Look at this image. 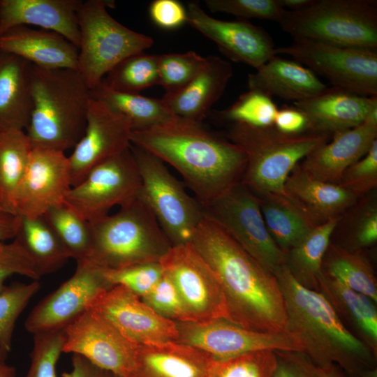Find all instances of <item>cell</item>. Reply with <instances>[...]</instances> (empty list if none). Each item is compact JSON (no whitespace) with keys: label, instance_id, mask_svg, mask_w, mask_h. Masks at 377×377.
Returning a JSON list of instances; mask_svg holds the SVG:
<instances>
[{"label":"cell","instance_id":"cell-27","mask_svg":"<svg viewBox=\"0 0 377 377\" xmlns=\"http://www.w3.org/2000/svg\"><path fill=\"white\" fill-rule=\"evenodd\" d=\"M284 194L316 225L341 216L358 200L339 184L318 180L304 172L299 163L286 180Z\"/></svg>","mask_w":377,"mask_h":377},{"label":"cell","instance_id":"cell-35","mask_svg":"<svg viewBox=\"0 0 377 377\" xmlns=\"http://www.w3.org/2000/svg\"><path fill=\"white\" fill-rule=\"evenodd\" d=\"M322 272L377 302L374 269L363 251L348 250L330 242L323 258Z\"/></svg>","mask_w":377,"mask_h":377},{"label":"cell","instance_id":"cell-6","mask_svg":"<svg viewBox=\"0 0 377 377\" xmlns=\"http://www.w3.org/2000/svg\"><path fill=\"white\" fill-rule=\"evenodd\" d=\"M226 135L246 156L241 183L256 195H285L284 184L291 171L331 137L312 132L288 135L274 126L256 128L241 124H228Z\"/></svg>","mask_w":377,"mask_h":377},{"label":"cell","instance_id":"cell-58","mask_svg":"<svg viewBox=\"0 0 377 377\" xmlns=\"http://www.w3.org/2000/svg\"><path fill=\"white\" fill-rule=\"evenodd\" d=\"M360 377H377V367L366 370Z\"/></svg>","mask_w":377,"mask_h":377},{"label":"cell","instance_id":"cell-18","mask_svg":"<svg viewBox=\"0 0 377 377\" xmlns=\"http://www.w3.org/2000/svg\"><path fill=\"white\" fill-rule=\"evenodd\" d=\"M71 186L65 152L32 147L17 191L15 212L22 217L42 216L50 208L64 202Z\"/></svg>","mask_w":377,"mask_h":377},{"label":"cell","instance_id":"cell-49","mask_svg":"<svg viewBox=\"0 0 377 377\" xmlns=\"http://www.w3.org/2000/svg\"><path fill=\"white\" fill-rule=\"evenodd\" d=\"M13 274L22 275L33 281L40 278L26 252L15 239L0 244V292L6 286V279Z\"/></svg>","mask_w":377,"mask_h":377},{"label":"cell","instance_id":"cell-34","mask_svg":"<svg viewBox=\"0 0 377 377\" xmlns=\"http://www.w3.org/2000/svg\"><path fill=\"white\" fill-rule=\"evenodd\" d=\"M20 217L14 239L26 252L40 276L58 270L70 257L43 217Z\"/></svg>","mask_w":377,"mask_h":377},{"label":"cell","instance_id":"cell-44","mask_svg":"<svg viewBox=\"0 0 377 377\" xmlns=\"http://www.w3.org/2000/svg\"><path fill=\"white\" fill-rule=\"evenodd\" d=\"M29 370L24 377H57L56 366L63 353L64 329L36 333Z\"/></svg>","mask_w":377,"mask_h":377},{"label":"cell","instance_id":"cell-40","mask_svg":"<svg viewBox=\"0 0 377 377\" xmlns=\"http://www.w3.org/2000/svg\"><path fill=\"white\" fill-rule=\"evenodd\" d=\"M278 108L272 98L255 89H249L228 108L216 112L220 121L256 128L273 126Z\"/></svg>","mask_w":377,"mask_h":377},{"label":"cell","instance_id":"cell-1","mask_svg":"<svg viewBox=\"0 0 377 377\" xmlns=\"http://www.w3.org/2000/svg\"><path fill=\"white\" fill-rule=\"evenodd\" d=\"M191 244L219 281L228 320L249 330L287 333L284 300L274 274L263 267L205 214Z\"/></svg>","mask_w":377,"mask_h":377},{"label":"cell","instance_id":"cell-43","mask_svg":"<svg viewBox=\"0 0 377 377\" xmlns=\"http://www.w3.org/2000/svg\"><path fill=\"white\" fill-rule=\"evenodd\" d=\"M275 366L274 350H258L214 360L207 377H273Z\"/></svg>","mask_w":377,"mask_h":377},{"label":"cell","instance_id":"cell-25","mask_svg":"<svg viewBox=\"0 0 377 377\" xmlns=\"http://www.w3.org/2000/svg\"><path fill=\"white\" fill-rule=\"evenodd\" d=\"M0 50L40 68L77 71L78 48L54 31L17 26L0 35Z\"/></svg>","mask_w":377,"mask_h":377},{"label":"cell","instance_id":"cell-9","mask_svg":"<svg viewBox=\"0 0 377 377\" xmlns=\"http://www.w3.org/2000/svg\"><path fill=\"white\" fill-rule=\"evenodd\" d=\"M131 149L140 174V194L172 246L191 243L205 215L203 207L161 159L133 145Z\"/></svg>","mask_w":377,"mask_h":377},{"label":"cell","instance_id":"cell-14","mask_svg":"<svg viewBox=\"0 0 377 377\" xmlns=\"http://www.w3.org/2000/svg\"><path fill=\"white\" fill-rule=\"evenodd\" d=\"M177 342L209 354L214 360H226L258 350H297L300 343L290 334L249 330L227 319L176 322Z\"/></svg>","mask_w":377,"mask_h":377},{"label":"cell","instance_id":"cell-50","mask_svg":"<svg viewBox=\"0 0 377 377\" xmlns=\"http://www.w3.org/2000/svg\"><path fill=\"white\" fill-rule=\"evenodd\" d=\"M273 377H320V368L304 352L275 350Z\"/></svg>","mask_w":377,"mask_h":377},{"label":"cell","instance_id":"cell-53","mask_svg":"<svg viewBox=\"0 0 377 377\" xmlns=\"http://www.w3.org/2000/svg\"><path fill=\"white\" fill-rule=\"evenodd\" d=\"M72 369L62 374L63 377H113V374L94 365L84 357L73 354Z\"/></svg>","mask_w":377,"mask_h":377},{"label":"cell","instance_id":"cell-45","mask_svg":"<svg viewBox=\"0 0 377 377\" xmlns=\"http://www.w3.org/2000/svg\"><path fill=\"white\" fill-rule=\"evenodd\" d=\"M212 13H223L246 20L256 18L279 22L285 9L278 0H206Z\"/></svg>","mask_w":377,"mask_h":377},{"label":"cell","instance_id":"cell-37","mask_svg":"<svg viewBox=\"0 0 377 377\" xmlns=\"http://www.w3.org/2000/svg\"><path fill=\"white\" fill-rule=\"evenodd\" d=\"M360 199L341 216L333 231L338 237L333 243L351 251H363L377 241L376 198L367 194Z\"/></svg>","mask_w":377,"mask_h":377},{"label":"cell","instance_id":"cell-13","mask_svg":"<svg viewBox=\"0 0 377 377\" xmlns=\"http://www.w3.org/2000/svg\"><path fill=\"white\" fill-rule=\"evenodd\" d=\"M159 263L175 286L189 321L228 320L226 302L219 281L191 243L172 246Z\"/></svg>","mask_w":377,"mask_h":377},{"label":"cell","instance_id":"cell-21","mask_svg":"<svg viewBox=\"0 0 377 377\" xmlns=\"http://www.w3.org/2000/svg\"><path fill=\"white\" fill-rule=\"evenodd\" d=\"M377 140V112L362 124L334 133L331 140L309 153L300 163L314 179L338 184L343 172L363 157Z\"/></svg>","mask_w":377,"mask_h":377},{"label":"cell","instance_id":"cell-12","mask_svg":"<svg viewBox=\"0 0 377 377\" xmlns=\"http://www.w3.org/2000/svg\"><path fill=\"white\" fill-rule=\"evenodd\" d=\"M139 171L131 147L93 168L71 186L64 202L89 223L109 214L140 192Z\"/></svg>","mask_w":377,"mask_h":377},{"label":"cell","instance_id":"cell-23","mask_svg":"<svg viewBox=\"0 0 377 377\" xmlns=\"http://www.w3.org/2000/svg\"><path fill=\"white\" fill-rule=\"evenodd\" d=\"M80 0H0V35L17 26H35L80 44Z\"/></svg>","mask_w":377,"mask_h":377},{"label":"cell","instance_id":"cell-31","mask_svg":"<svg viewBox=\"0 0 377 377\" xmlns=\"http://www.w3.org/2000/svg\"><path fill=\"white\" fill-rule=\"evenodd\" d=\"M267 229L284 252L301 242L316 226L306 214L283 195H257Z\"/></svg>","mask_w":377,"mask_h":377},{"label":"cell","instance_id":"cell-3","mask_svg":"<svg viewBox=\"0 0 377 377\" xmlns=\"http://www.w3.org/2000/svg\"><path fill=\"white\" fill-rule=\"evenodd\" d=\"M274 274L284 300L286 332L317 366L335 364L351 377L376 367L377 354L346 328L321 293L300 284L286 265Z\"/></svg>","mask_w":377,"mask_h":377},{"label":"cell","instance_id":"cell-55","mask_svg":"<svg viewBox=\"0 0 377 377\" xmlns=\"http://www.w3.org/2000/svg\"><path fill=\"white\" fill-rule=\"evenodd\" d=\"M319 368L320 377H351L335 364H330Z\"/></svg>","mask_w":377,"mask_h":377},{"label":"cell","instance_id":"cell-30","mask_svg":"<svg viewBox=\"0 0 377 377\" xmlns=\"http://www.w3.org/2000/svg\"><path fill=\"white\" fill-rule=\"evenodd\" d=\"M318 291L346 328L377 354V310L367 296L322 272Z\"/></svg>","mask_w":377,"mask_h":377},{"label":"cell","instance_id":"cell-57","mask_svg":"<svg viewBox=\"0 0 377 377\" xmlns=\"http://www.w3.org/2000/svg\"><path fill=\"white\" fill-rule=\"evenodd\" d=\"M6 360L0 356V377H15V367L8 364Z\"/></svg>","mask_w":377,"mask_h":377},{"label":"cell","instance_id":"cell-42","mask_svg":"<svg viewBox=\"0 0 377 377\" xmlns=\"http://www.w3.org/2000/svg\"><path fill=\"white\" fill-rule=\"evenodd\" d=\"M206 62V57L193 51L160 54L158 84L165 89V94L175 93L191 82Z\"/></svg>","mask_w":377,"mask_h":377},{"label":"cell","instance_id":"cell-15","mask_svg":"<svg viewBox=\"0 0 377 377\" xmlns=\"http://www.w3.org/2000/svg\"><path fill=\"white\" fill-rule=\"evenodd\" d=\"M64 334L63 353L79 355L114 375L130 374L138 344L103 316L89 309L64 329Z\"/></svg>","mask_w":377,"mask_h":377},{"label":"cell","instance_id":"cell-4","mask_svg":"<svg viewBox=\"0 0 377 377\" xmlns=\"http://www.w3.org/2000/svg\"><path fill=\"white\" fill-rule=\"evenodd\" d=\"M32 110L24 131L32 147L65 152L83 135L91 98L80 73L31 66Z\"/></svg>","mask_w":377,"mask_h":377},{"label":"cell","instance_id":"cell-56","mask_svg":"<svg viewBox=\"0 0 377 377\" xmlns=\"http://www.w3.org/2000/svg\"><path fill=\"white\" fill-rule=\"evenodd\" d=\"M286 10L295 11L305 8L311 5L315 0H278Z\"/></svg>","mask_w":377,"mask_h":377},{"label":"cell","instance_id":"cell-2","mask_svg":"<svg viewBox=\"0 0 377 377\" xmlns=\"http://www.w3.org/2000/svg\"><path fill=\"white\" fill-rule=\"evenodd\" d=\"M131 145L172 166L203 207L241 182L246 164L243 151L228 139L177 117L133 131Z\"/></svg>","mask_w":377,"mask_h":377},{"label":"cell","instance_id":"cell-46","mask_svg":"<svg viewBox=\"0 0 377 377\" xmlns=\"http://www.w3.org/2000/svg\"><path fill=\"white\" fill-rule=\"evenodd\" d=\"M107 281L113 286L121 285L140 298L147 294L163 275L158 263L137 265L120 269H103Z\"/></svg>","mask_w":377,"mask_h":377},{"label":"cell","instance_id":"cell-41","mask_svg":"<svg viewBox=\"0 0 377 377\" xmlns=\"http://www.w3.org/2000/svg\"><path fill=\"white\" fill-rule=\"evenodd\" d=\"M40 288L38 281L13 283L0 292V356L6 359L11 350L15 323Z\"/></svg>","mask_w":377,"mask_h":377},{"label":"cell","instance_id":"cell-36","mask_svg":"<svg viewBox=\"0 0 377 377\" xmlns=\"http://www.w3.org/2000/svg\"><path fill=\"white\" fill-rule=\"evenodd\" d=\"M31 149L24 131H0V207L15 214L17 191Z\"/></svg>","mask_w":377,"mask_h":377},{"label":"cell","instance_id":"cell-54","mask_svg":"<svg viewBox=\"0 0 377 377\" xmlns=\"http://www.w3.org/2000/svg\"><path fill=\"white\" fill-rule=\"evenodd\" d=\"M20 223V217L16 214L0 207V244L15 239Z\"/></svg>","mask_w":377,"mask_h":377},{"label":"cell","instance_id":"cell-29","mask_svg":"<svg viewBox=\"0 0 377 377\" xmlns=\"http://www.w3.org/2000/svg\"><path fill=\"white\" fill-rule=\"evenodd\" d=\"M32 64L0 50V131L27 128L32 110Z\"/></svg>","mask_w":377,"mask_h":377},{"label":"cell","instance_id":"cell-52","mask_svg":"<svg viewBox=\"0 0 377 377\" xmlns=\"http://www.w3.org/2000/svg\"><path fill=\"white\" fill-rule=\"evenodd\" d=\"M273 126L288 135H298L309 131V120L305 114L294 105L278 109Z\"/></svg>","mask_w":377,"mask_h":377},{"label":"cell","instance_id":"cell-39","mask_svg":"<svg viewBox=\"0 0 377 377\" xmlns=\"http://www.w3.org/2000/svg\"><path fill=\"white\" fill-rule=\"evenodd\" d=\"M102 82L113 90L126 93H138L158 84V55L144 52L131 55L113 67Z\"/></svg>","mask_w":377,"mask_h":377},{"label":"cell","instance_id":"cell-19","mask_svg":"<svg viewBox=\"0 0 377 377\" xmlns=\"http://www.w3.org/2000/svg\"><path fill=\"white\" fill-rule=\"evenodd\" d=\"M186 14V23L212 40L222 54L233 61L256 70L276 55V47L270 35L247 20L214 18L196 1L188 3Z\"/></svg>","mask_w":377,"mask_h":377},{"label":"cell","instance_id":"cell-5","mask_svg":"<svg viewBox=\"0 0 377 377\" xmlns=\"http://www.w3.org/2000/svg\"><path fill=\"white\" fill-rule=\"evenodd\" d=\"M89 224L91 242L83 262L102 269L158 263L172 246L140 192L115 214Z\"/></svg>","mask_w":377,"mask_h":377},{"label":"cell","instance_id":"cell-17","mask_svg":"<svg viewBox=\"0 0 377 377\" xmlns=\"http://www.w3.org/2000/svg\"><path fill=\"white\" fill-rule=\"evenodd\" d=\"M132 131L126 117L91 96L83 135L68 156L71 186L99 163L128 149Z\"/></svg>","mask_w":377,"mask_h":377},{"label":"cell","instance_id":"cell-16","mask_svg":"<svg viewBox=\"0 0 377 377\" xmlns=\"http://www.w3.org/2000/svg\"><path fill=\"white\" fill-rule=\"evenodd\" d=\"M112 286L103 269L87 262L77 263L73 274L34 306L24 327L32 334L65 329Z\"/></svg>","mask_w":377,"mask_h":377},{"label":"cell","instance_id":"cell-38","mask_svg":"<svg viewBox=\"0 0 377 377\" xmlns=\"http://www.w3.org/2000/svg\"><path fill=\"white\" fill-rule=\"evenodd\" d=\"M70 258L86 260L91 246L90 224L65 202L50 208L43 216Z\"/></svg>","mask_w":377,"mask_h":377},{"label":"cell","instance_id":"cell-48","mask_svg":"<svg viewBox=\"0 0 377 377\" xmlns=\"http://www.w3.org/2000/svg\"><path fill=\"white\" fill-rule=\"evenodd\" d=\"M142 300L158 315L175 322L189 321L183 301L172 280L163 273Z\"/></svg>","mask_w":377,"mask_h":377},{"label":"cell","instance_id":"cell-59","mask_svg":"<svg viewBox=\"0 0 377 377\" xmlns=\"http://www.w3.org/2000/svg\"><path fill=\"white\" fill-rule=\"evenodd\" d=\"M113 377H123V376H117V375H114V374H113Z\"/></svg>","mask_w":377,"mask_h":377},{"label":"cell","instance_id":"cell-51","mask_svg":"<svg viewBox=\"0 0 377 377\" xmlns=\"http://www.w3.org/2000/svg\"><path fill=\"white\" fill-rule=\"evenodd\" d=\"M149 13L152 22L163 29H175L187 22L186 9L177 0H154Z\"/></svg>","mask_w":377,"mask_h":377},{"label":"cell","instance_id":"cell-47","mask_svg":"<svg viewBox=\"0 0 377 377\" xmlns=\"http://www.w3.org/2000/svg\"><path fill=\"white\" fill-rule=\"evenodd\" d=\"M338 184L358 199L377 186V140L369 151L343 172Z\"/></svg>","mask_w":377,"mask_h":377},{"label":"cell","instance_id":"cell-7","mask_svg":"<svg viewBox=\"0 0 377 377\" xmlns=\"http://www.w3.org/2000/svg\"><path fill=\"white\" fill-rule=\"evenodd\" d=\"M279 24L294 40L377 50L376 0H315L284 10Z\"/></svg>","mask_w":377,"mask_h":377},{"label":"cell","instance_id":"cell-28","mask_svg":"<svg viewBox=\"0 0 377 377\" xmlns=\"http://www.w3.org/2000/svg\"><path fill=\"white\" fill-rule=\"evenodd\" d=\"M247 84L249 89L293 103L317 96L328 88L309 68L276 55L249 74Z\"/></svg>","mask_w":377,"mask_h":377},{"label":"cell","instance_id":"cell-20","mask_svg":"<svg viewBox=\"0 0 377 377\" xmlns=\"http://www.w3.org/2000/svg\"><path fill=\"white\" fill-rule=\"evenodd\" d=\"M90 309L136 344L162 343L178 339L176 322L156 313L123 286L115 285L103 292Z\"/></svg>","mask_w":377,"mask_h":377},{"label":"cell","instance_id":"cell-32","mask_svg":"<svg viewBox=\"0 0 377 377\" xmlns=\"http://www.w3.org/2000/svg\"><path fill=\"white\" fill-rule=\"evenodd\" d=\"M91 96L100 100L126 117L133 131L149 128L169 122L177 117L162 98L113 90L102 81L90 90Z\"/></svg>","mask_w":377,"mask_h":377},{"label":"cell","instance_id":"cell-10","mask_svg":"<svg viewBox=\"0 0 377 377\" xmlns=\"http://www.w3.org/2000/svg\"><path fill=\"white\" fill-rule=\"evenodd\" d=\"M203 208L206 215L265 269L274 274L286 265V253L269 235L258 198L241 182Z\"/></svg>","mask_w":377,"mask_h":377},{"label":"cell","instance_id":"cell-33","mask_svg":"<svg viewBox=\"0 0 377 377\" xmlns=\"http://www.w3.org/2000/svg\"><path fill=\"white\" fill-rule=\"evenodd\" d=\"M341 216L316 226L297 245L286 253V266L302 286L318 291L324 256Z\"/></svg>","mask_w":377,"mask_h":377},{"label":"cell","instance_id":"cell-8","mask_svg":"<svg viewBox=\"0 0 377 377\" xmlns=\"http://www.w3.org/2000/svg\"><path fill=\"white\" fill-rule=\"evenodd\" d=\"M110 0L82 1L77 11L80 30L77 71L89 89L125 58L149 48L154 40L124 26L108 11Z\"/></svg>","mask_w":377,"mask_h":377},{"label":"cell","instance_id":"cell-11","mask_svg":"<svg viewBox=\"0 0 377 377\" xmlns=\"http://www.w3.org/2000/svg\"><path fill=\"white\" fill-rule=\"evenodd\" d=\"M327 79L334 87L367 96H377V50L294 40L275 48Z\"/></svg>","mask_w":377,"mask_h":377},{"label":"cell","instance_id":"cell-22","mask_svg":"<svg viewBox=\"0 0 377 377\" xmlns=\"http://www.w3.org/2000/svg\"><path fill=\"white\" fill-rule=\"evenodd\" d=\"M293 103L306 116L310 132L331 135L362 124L377 112V96L360 95L334 87Z\"/></svg>","mask_w":377,"mask_h":377},{"label":"cell","instance_id":"cell-24","mask_svg":"<svg viewBox=\"0 0 377 377\" xmlns=\"http://www.w3.org/2000/svg\"><path fill=\"white\" fill-rule=\"evenodd\" d=\"M214 360L200 349L177 341L140 344L127 377H207Z\"/></svg>","mask_w":377,"mask_h":377},{"label":"cell","instance_id":"cell-26","mask_svg":"<svg viewBox=\"0 0 377 377\" xmlns=\"http://www.w3.org/2000/svg\"><path fill=\"white\" fill-rule=\"evenodd\" d=\"M206 59L205 66L191 82L161 98L176 117L202 123L224 93L233 75L231 64L218 56Z\"/></svg>","mask_w":377,"mask_h":377}]
</instances>
